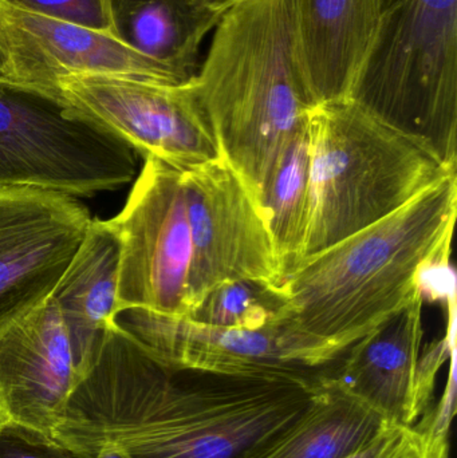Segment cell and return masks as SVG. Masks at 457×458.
Wrapping results in <instances>:
<instances>
[{
  "label": "cell",
  "mask_w": 457,
  "mask_h": 458,
  "mask_svg": "<svg viewBox=\"0 0 457 458\" xmlns=\"http://www.w3.org/2000/svg\"><path fill=\"white\" fill-rule=\"evenodd\" d=\"M310 209L303 259L391 216L456 174L431 149L348 98L311 110Z\"/></svg>",
  "instance_id": "obj_4"
},
{
  "label": "cell",
  "mask_w": 457,
  "mask_h": 458,
  "mask_svg": "<svg viewBox=\"0 0 457 458\" xmlns=\"http://www.w3.org/2000/svg\"><path fill=\"white\" fill-rule=\"evenodd\" d=\"M298 38L317 105L348 98L383 13L381 0H295Z\"/></svg>",
  "instance_id": "obj_15"
},
{
  "label": "cell",
  "mask_w": 457,
  "mask_h": 458,
  "mask_svg": "<svg viewBox=\"0 0 457 458\" xmlns=\"http://www.w3.org/2000/svg\"><path fill=\"white\" fill-rule=\"evenodd\" d=\"M137 153L56 97L0 81V190L80 198L133 182Z\"/></svg>",
  "instance_id": "obj_6"
},
{
  "label": "cell",
  "mask_w": 457,
  "mask_h": 458,
  "mask_svg": "<svg viewBox=\"0 0 457 458\" xmlns=\"http://www.w3.org/2000/svg\"><path fill=\"white\" fill-rule=\"evenodd\" d=\"M0 55L7 82L51 94L70 77H117L185 83L107 32L38 15L0 0Z\"/></svg>",
  "instance_id": "obj_11"
},
{
  "label": "cell",
  "mask_w": 457,
  "mask_h": 458,
  "mask_svg": "<svg viewBox=\"0 0 457 458\" xmlns=\"http://www.w3.org/2000/svg\"><path fill=\"white\" fill-rule=\"evenodd\" d=\"M114 322L153 357L174 370L230 377H263L314 384L321 371L281 325L257 331L231 330L144 310L118 312Z\"/></svg>",
  "instance_id": "obj_12"
},
{
  "label": "cell",
  "mask_w": 457,
  "mask_h": 458,
  "mask_svg": "<svg viewBox=\"0 0 457 458\" xmlns=\"http://www.w3.org/2000/svg\"><path fill=\"white\" fill-rule=\"evenodd\" d=\"M457 174L407 206L300 260L279 285V325L322 371L423 293V276L450 253Z\"/></svg>",
  "instance_id": "obj_2"
},
{
  "label": "cell",
  "mask_w": 457,
  "mask_h": 458,
  "mask_svg": "<svg viewBox=\"0 0 457 458\" xmlns=\"http://www.w3.org/2000/svg\"><path fill=\"white\" fill-rule=\"evenodd\" d=\"M94 458H129L125 452L121 451L117 446L107 444V445L102 446L98 452H97L96 457Z\"/></svg>",
  "instance_id": "obj_24"
},
{
  "label": "cell",
  "mask_w": 457,
  "mask_h": 458,
  "mask_svg": "<svg viewBox=\"0 0 457 458\" xmlns=\"http://www.w3.org/2000/svg\"><path fill=\"white\" fill-rule=\"evenodd\" d=\"M182 184L192 242L188 312L222 283L279 287L284 274L267 223L239 174L219 158L182 172Z\"/></svg>",
  "instance_id": "obj_9"
},
{
  "label": "cell",
  "mask_w": 457,
  "mask_h": 458,
  "mask_svg": "<svg viewBox=\"0 0 457 458\" xmlns=\"http://www.w3.org/2000/svg\"><path fill=\"white\" fill-rule=\"evenodd\" d=\"M0 458H78L53 438L16 422H0Z\"/></svg>",
  "instance_id": "obj_23"
},
{
  "label": "cell",
  "mask_w": 457,
  "mask_h": 458,
  "mask_svg": "<svg viewBox=\"0 0 457 458\" xmlns=\"http://www.w3.org/2000/svg\"><path fill=\"white\" fill-rule=\"evenodd\" d=\"M391 425L319 374L305 411L270 440L241 458H346Z\"/></svg>",
  "instance_id": "obj_18"
},
{
  "label": "cell",
  "mask_w": 457,
  "mask_h": 458,
  "mask_svg": "<svg viewBox=\"0 0 457 458\" xmlns=\"http://www.w3.org/2000/svg\"><path fill=\"white\" fill-rule=\"evenodd\" d=\"M88 373L50 295L0 330V422L53 438L70 395Z\"/></svg>",
  "instance_id": "obj_14"
},
{
  "label": "cell",
  "mask_w": 457,
  "mask_h": 458,
  "mask_svg": "<svg viewBox=\"0 0 457 458\" xmlns=\"http://www.w3.org/2000/svg\"><path fill=\"white\" fill-rule=\"evenodd\" d=\"M72 114L101 126L137 155L182 172L222 158L211 120L193 88L117 77H70L53 93Z\"/></svg>",
  "instance_id": "obj_8"
},
{
  "label": "cell",
  "mask_w": 457,
  "mask_h": 458,
  "mask_svg": "<svg viewBox=\"0 0 457 458\" xmlns=\"http://www.w3.org/2000/svg\"><path fill=\"white\" fill-rule=\"evenodd\" d=\"M7 2L38 15L112 35L109 0H7Z\"/></svg>",
  "instance_id": "obj_22"
},
{
  "label": "cell",
  "mask_w": 457,
  "mask_h": 458,
  "mask_svg": "<svg viewBox=\"0 0 457 458\" xmlns=\"http://www.w3.org/2000/svg\"><path fill=\"white\" fill-rule=\"evenodd\" d=\"M284 277L302 260L310 209L308 125L290 141L258 199Z\"/></svg>",
  "instance_id": "obj_19"
},
{
  "label": "cell",
  "mask_w": 457,
  "mask_h": 458,
  "mask_svg": "<svg viewBox=\"0 0 457 458\" xmlns=\"http://www.w3.org/2000/svg\"><path fill=\"white\" fill-rule=\"evenodd\" d=\"M190 81L223 160L258 201L290 141L318 106L303 66L295 0L233 3Z\"/></svg>",
  "instance_id": "obj_3"
},
{
  "label": "cell",
  "mask_w": 457,
  "mask_h": 458,
  "mask_svg": "<svg viewBox=\"0 0 457 458\" xmlns=\"http://www.w3.org/2000/svg\"><path fill=\"white\" fill-rule=\"evenodd\" d=\"M349 101L457 168V0H394Z\"/></svg>",
  "instance_id": "obj_5"
},
{
  "label": "cell",
  "mask_w": 457,
  "mask_h": 458,
  "mask_svg": "<svg viewBox=\"0 0 457 458\" xmlns=\"http://www.w3.org/2000/svg\"><path fill=\"white\" fill-rule=\"evenodd\" d=\"M394 0H381V3H383V11L385 10L388 5H391L392 3H394Z\"/></svg>",
  "instance_id": "obj_26"
},
{
  "label": "cell",
  "mask_w": 457,
  "mask_h": 458,
  "mask_svg": "<svg viewBox=\"0 0 457 458\" xmlns=\"http://www.w3.org/2000/svg\"><path fill=\"white\" fill-rule=\"evenodd\" d=\"M112 35L184 82L199 70L200 46L222 18L204 0H109Z\"/></svg>",
  "instance_id": "obj_17"
},
{
  "label": "cell",
  "mask_w": 457,
  "mask_h": 458,
  "mask_svg": "<svg viewBox=\"0 0 457 458\" xmlns=\"http://www.w3.org/2000/svg\"><path fill=\"white\" fill-rule=\"evenodd\" d=\"M91 220L72 196L0 190V330L51 295Z\"/></svg>",
  "instance_id": "obj_10"
},
{
  "label": "cell",
  "mask_w": 457,
  "mask_h": 458,
  "mask_svg": "<svg viewBox=\"0 0 457 458\" xmlns=\"http://www.w3.org/2000/svg\"><path fill=\"white\" fill-rule=\"evenodd\" d=\"M0 81H4V77H3V59H2V55H0Z\"/></svg>",
  "instance_id": "obj_27"
},
{
  "label": "cell",
  "mask_w": 457,
  "mask_h": 458,
  "mask_svg": "<svg viewBox=\"0 0 457 458\" xmlns=\"http://www.w3.org/2000/svg\"><path fill=\"white\" fill-rule=\"evenodd\" d=\"M209 7L215 8V10L222 11L224 13L228 7L238 2V0H204Z\"/></svg>",
  "instance_id": "obj_25"
},
{
  "label": "cell",
  "mask_w": 457,
  "mask_h": 458,
  "mask_svg": "<svg viewBox=\"0 0 457 458\" xmlns=\"http://www.w3.org/2000/svg\"><path fill=\"white\" fill-rule=\"evenodd\" d=\"M282 306L279 287L235 280L209 290L185 317L214 327L257 331L279 325Z\"/></svg>",
  "instance_id": "obj_20"
},
{
  "label": "cell",
  "mask_w": 457,
  "mask_h": 458,
  "mask_svg": "<svg viewBox=\"0 0 457 458\" xmlns=\"http://www.w3.org/2000/svg\"><path fill=\"white\" fill-rule=\"evenodd\" d=\"M120 242L107 220H91L51 296L78 360L90 371L117 314Z\"/></svg>",
  "instance_id": "obj_16"
},
{
  "label": "cell",
  "mask_w": 457,
  "mask_h": 458,
  "mask_svg": "<svg viewBox=\"0 0 457 458\" xmlns=\"http://www.w3.org/2000/svg\"><path fill=\"white\" fill-rule=\"evenodd\" d=\"M144 161L123 211L107 220L120 242L117 314L185 317L192 242L182 172L156 158Z\"/></svg>",
  "instance_id": "obj_7"
},
{
  "label": "cell",
  "mask_w": 457,
  "mask_h": 458,
  "mask_svg": "<svg viewBox=\"0 0 457 458\" xmlns=\"http://www.w3.org/2000/svg\"><path fill=\"white\" fill-rule=\"evenodd\" d=\"M319 381L174 370L113 322L53 430L78 458H241L289 427Z\"/></svg>",
  "instance_id": "obj_1"
},
{
  "label": "cell",
  "mask_w": 457,
  "mask_h": 458,
  "mask_svg": "<svg viewBox=\"0 0 457 458\" xmlns=\"http://www.w3.org/2000/svg\"><path fill=\"white\" fill-rule=\"evenodd\" d=\"M447 438L435 427H391L346 458H447Z\"/></svg>",
  "instance_id": "obj_21"
},
{
  "label": "cell",
  "mask_w": 457,
  "mask_h": 458,
  "mask_svg": "<svg viewBox=\"0 0 457 458\" xmlns=\"http://www.w3.org/2000/svg\"><path fill=\"white\" fill-rule=\"evenodd\" d=\"M424 295L351 344L322 376L391 427L413 428L434 392L437 358L426 365Z\"/></svg>",
  "instance_id": "obj_13"
}]
</instances>
